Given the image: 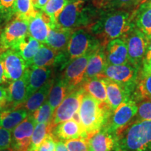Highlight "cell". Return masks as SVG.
Here are the masks:
<instances>
[{
	"instance_id": "7bdbcfd3",
	"label": "cell",
	"mask_w": 151,
	"mask_h": 151,
	"mask_svg": "<svg viewBox=\"0 0 151 151\" xmlns=\"http://www.w3.org/2000/svg\"><path fill=\"white\" fill-rule=\"evenodd\" d=\"M6 83H9V82L6 76L3 61L0 58V86Z\"/></svg>"
},
{
	"instance_id": "44dd1931",
	"label": "cell",
	"mask_w": 151,
	"mask_h": 151,
	"mask_svg": "<svg viewBox=\"0 0 151 151\" xmlns=\"http://www.w3.org/2000/svg\"><path fill=\"white\" fill-rule=\"evenodd\" d=\"M73 29H65L55 25L49 32L45 44L58 52L67 50Z\"/></svg>"
},
{
	"instance_id": "b9f144b4",
	"label": "cell",
	"mask_w": 151,
	"mask_h": 151,
	"mask_svg": "<svg viewBox=\"0 0 151 151\" xmlns=\"http://www.w3.org/2000/svg\"><path fill=\"white\" fill-rule=\"evenodd\" d=\"M6 106H9V99L6 88L0 86V111L3 110Z\"/></svg>"
},
{
	"instance_id": "7402d4cb",
	"label": "cell",
	"mask_w": 151,
	"mask_h": 151,
	"mask_svg": "<svg viewBox=\"0 0 151 151\" xmlns=\"http://www.w3.org/2000/svg\"><path fill=\"white\" fill-rule=\"evenodd\" d=\"M106 65L105 47L100 46L90 55L86 68L85 80L99 76L103 73Z\"/></svg>"
},
{
	"instance_id": "9c48e42d",
	"label": "cell",
	"mask_w": 151,
	"mask_h": 151,
	"mask_svg": "<svg viewBox=\"0 0 151 151\" xmlns=\"http://www.w3.org/2000/svg\"><path fill=\"white\" fill-rule=\"evenodd\" d=\"M85 91L81 88L73 90L54 111L50 124L52 129L58 124L71 120L80 109Z\"/></svg>"
},
{
	"instance_id": "3957f363",
	"label": "cell",
	"mask_w": 151,
	"mask_h": 151,
	"mask_svg": "<svg viewBox=\"0 0 151 151\" xmlns=\"http://www.w3.org/2000/svg\"><path fill=\"white\" fill-rule=\"evenodd\" d=\"M95 8L86 5L84 0H70L56 20L61 29H77L89 27L99 18Z\"/></svg>"
},
{
	"instance_id": "e0dca14e",
	"label": "cell",
	"mask_w": 151,
	"mask_h": 151,
	"mask_svg": "<svg viewBox=\"0 0 151 151\" xmlns=\"http://www.w3.org/2000/svg\"><path fill=\"white\" fill-rule=\"evenodd\" d=\"M9 106L19 108L27 100V69L24 75L18 80L9 83L6 88Z\"/></svg>"
},
{
	"instance_id": "ba28073f",
	"label": "cell",
	"mask_w": 151,
	"mask_h": 151,
	"mask_svg": "<svg viewBox=\"0 0 151 151\" xmlns=\"http://www.w3.org/2000/svg\"><path fill=\"white\" fill-rule=\"evenodd\" d=\"M122 38L127 43L128 62L133 67L141 70L149 39L137 27L134 28Z\"/></svg>"
},
{
	"instance_id": "74e56055",
	"label": "cell",
	"mask_w": 151,
	"mask_h": 151,
	"mask_svg": "<svg viewBox=\"0 0 151 151\" xmlns=\"http://www.w3.org/2000/svg\"><path fill=\"white\" fill-rule=\"evenodd\" d=\"M137 120H151V100H143L138 105Z\"/></svg>"
},
{
	"instance_id": "603a6c76",
	"label": "cell",
	"mask_w": 151,
	"mask_h": 151,
	"mask_svg": "<svg viewBox=\"0 0 151 151\" xmlns=\"http://www.w3.org/2000/svg\"><path fill=\"white\" fill-rule=\"evenodd\" d=\"M41 44L42 43L27 34L21 40L19 41L12 49L18 51L20 54L28 67L32 60L39 51Z\"/></svg>"
},
{
	"instance_id": "c3c4849f",
	"label": "cell",
	"mask_w": 151,
	"mask_h": 151,
	"mask_svg": "<svg viewBox=\"0 0 151 151\" xmlns=\"http://www.w3.org/2000/svg\"><path fill=\"white\" fill-rule=\"evenodd\" d=\"M28 151H37V150H28Z\"/></svg>"
},
{
	"instance_id": "ac0fdd59",
	"label": "cell",
	"mask_w": 151,
	"mask_h": 151,
	"mask_svg": "<svg viewBox=\"0 0 151 151\" xmlns=\"http://www.w3.org/2000/svg\"><path fill=\"white\" fill-rule=\"evenodd\" d=\"M55 140L65 141L78 138H88V134L81 125L73 119L58 124L52 131Z\"/></svg>"
},
{
	"instance_id": "f546056e",
	"label": "cell",
	"mask_w": 151,
	"mask_h": 151,
	"mask_svg": "<svg viewBox=\"0 0 151 151\" xmlns=\"http://www.w3.org/2000/svg\"><path fill=\"white\" fill-rule=\"evenodd\" d=\"M137 87L132 97L136 101L138 100H151V73L140 74L139 73Z\"/></svg>"
},
{
	"instance_id": "8fae6325",
	"label": "cell",
	"mask_w": 151,
	"mask_h": 151,
	"mask_svg": "<svg viewBox=\"0 0 151 151\" xmlns=\"http://www.w3.org/2000/svg\"><path fill=\"white\" fill-rule=\"evenodd\" d=\"M92 52L76 58L65 67L61 76L71 92L81 88L85 81L87 65Z\"/></svg>"
},
{
	"instance_id": "d4e9b609",
	"label": "cell",
	"mask_w": 151,
	"mask_h": 151,
	"mask_svg": "<svg viewBox=\"0 0 151 151\" xmlns=\"http://www.w3.org/2000/svg\"><path fill=\"white\" fill-rule=\"evenodd\" d=\"M134 24L138 29L151 39V1L142 4L135 11Z\"/></svg>"
},
{
	"instance_id": "5bb4252c",
	"label": "cell",
	"mask_w": 151,
	"mask_h": 151,
	"mask_svg": "<svg viewBox=\"0 0 151 151\" xmlns=\"http://www.w3.org/2000/svg\"><path fill=\"white\" fill-rule=\"evenodd\" d=\"M55 24V22L44 11H38L37 15L29 21L28 34L41 43L45 44L49 32Z\"/></svg>"
},
{
	"instance_id": "5b68a950",
	"label": "cell",
	"mask_w": 151,
	"mask_h": 151,
	"mask_svg": "<svg viewBox=\"0 0 151 151\" xmlns=\"http://www.w3.org/2000/svg\"><path fill=\"white\" fill-rule=\"evenodd\" d=\"M140 70L130 64L106 65L103 73L97 78H107L120 85L132 96L139 78Z\"/></svg>"
},
{
	"instance_id": "d6986e66",
	"label": "cell",
	"mask_w": 151,
	"mask_h": 151,
	"mask_svg": "<svg viewBox=\"0 0 151 151\" xmlns=\"http://www.w3.org/2000/svg\"><path fill=\"white\" fill-rule=\"evenodd\" d=\"M27 73V99L29 97L52 78V68L28 67Z\"/></svg>"
},
{
	"instance_id": "d590c367",
	"label": "cell",
	"mask_w": 151,
	"mask_h": 151,
	"mask_svg": "<svg viewBox=\"0 0 151 151\" xmlns=\"http://www.w3.org/2000/svg\"><path fill=\"white\" fill-rule=\"evenodd\" d=\"M16 0H0V24L10 21L15 16Z\"/></svg>"
},
{
	"instance_id": "9a60e30c",
	"label": "cell",
	"mask_w": 151,
	"mask_h": 151,
	"mask_svg": "<svg viewBox=\"0 0 151 151\" xmlns=\"http://www.w3.org/2000/svg\"><path fill=\"white\" fill-rule=\"evenodd\" d=\"M107 65H121L128 64V52L126 41L123 38L113 39L105 47Z\"/></svg>"
},
{
	"instance_id": "836d02e7",
	"label": "cell",
	"mask_w": 151,
	"mask_h": 151,
	"mask_svg": "<svg viewBox=\"0 0 151 151\" xmlns=\"http://www.w3.org/2000/svg\"><path fill=\"white\" fill-rule=\"evenodd\" d=\"M53 113L54 111L52 109V107L46 100L39 109L32 113V116H33L37 124H49L51 122Z\"/></svg>"
},
{
	"instance_id": "1f68e13d",
	"label": "cell",
	"mask_w": 151,
	"mask_h": 151,
	"mask_svg": "<svg viewBox=\"0 0 151 151\" xmlns=\"http://www.w3.org/2000/svg\"><path fill=\"white\" fill-rule=\"evenodd\" d=\"M31 0H16L15 16L29 21L37 14Z\"/></svg>"
},
{
	"instance_id": "4fadbf2b",
	"label": "cell",
	"mask_w": 151,
	"mask_h": 151,
	"mask_svg": "<svg viewBox=\"0 0 151 151\" xmlns=\"http://www.w3.org/2000/svg\"><path fill=\"white\" fill-rule=\"evenodd\" d=\"M5 73L9 82L16 81L24 75L27 69L26 62L16 50L9 49L1 55Z\"/></svg>"
},
{
	"instance_id": "484cf974",
	"label": "cell",
	"mask_w": 151,
	"mask_h": 151,
	"mask_svg": "<svg viewBox=\"0 0 151 151\" xmlns=\"http://www.w3.org/2000/svg\"><path fill=\"white\" fill-rule=\"evenodd\" d=\"M53 81L54 78H51L46 84L43 85L41 88H39L37 92H35L22 105V108L26 109L29 114H32L37 109H39L48 97L50 89L53 84Z\"/></svg>"
},
{
	"instance_id": "6da1fadb",
	"label": "cell",
	"mask_w": 151,
	"mask_h": 151,
	"mask_svg": "<svg viewBox=\"0 0 151 151\" xmlns=\"http://www.w3.org/2000/svg\"><path fill=\"white\" fill-rule=\"evenodd\" d=\"M89 27L90 32L106 47L110 41L121 38L134 28V14L117 10L104 13Z\"/></svg>"
},
{
	"instance_id": "83f0119b",
	"label": "cell",
	"mask_w": 151,
	"mask_h": 151,
	"mask_svg": "<svg viewBox=\"0 0 151 151\" xmlns=\"http://www.w3.org/2000/svg\"><path fill=\"white\" fill-rule=\"evenodd\" d=\"M60 52L42 43L28 67H50L54 65ZM27 67V68H28Z\"/></svg>"
},
{
	"instance_id": "cb8c5ba5",
	"label": "cell",
	"mask_w": 151,
	"mask_h": 151,
	"mask_svg": "<svg viewBox=\"0 0 151 151\" xmlns=\"http://www.w3.org/2000/svg\"><path fill=\"white\" fill-rule=\"evenodd\" d=\"M29 113L24 108H12L0 112V127L12 132Z\"/></svg>"
},
{
	"instance_id": "4dcf8cb0",
	"label": "cell",
	"mask_w": 151,
	"mask_h": 151,
	"mask_svg": "<svg viewBox=\"0 0 151 151\" xmlns=\"http://www.w3.org/2000/svg\"><path fill=\"white\" fill-rule=\"evenodd\" d=\"M52 127L49 124L38 123L36 124L31 139V144L28 150H37L41 143L49 134L52 133Z\"/></svg>"
},
{
	"instance_id": "ffe728a7",
	"label": "cell",
	"mask_w": 151,
	"mask_h": 151,
	"mask_svg": "<svg viewBox=\"0 0 151 151\" xmlns=\"http://www.w3.org/2000/svg\"><path fill=\"white\" fill-rule=\"evenodd\" d=\"M106 86L107 101L113 112L121 104L125 102L132 97V95L122 87L114 81L107 78H101Z\"/></svg>"
},
{
	"instance_id": "277c9868",
	"label": "cell",
	"mask_w": 151,
	"mask_h": 151,
	"mask_svg": "<svg viewBox=\"0 0 151 151\" xmlns=\"http://www.w3.org/2000/svg\"><path fill=\"white\" fill-rule=\"evenodd\" d=\"M119 151H151V120H137L118 137Z\"/></svg>"
},
{
	"instance_id": "2e32d148",
	"label": "cell",
	"mask_w": 151,
	"mask_h": 151,
	"mask_svg": "<svg viewBox=\"0 0 151 151\" xmlns=\"http://www.w3.org/2000/svg\"><path fill=\"white\" fill-rule=\"evenodd\" d=\"M90 151H119L118 137L105 129L88 137Z\"/></svg>"
},
{
	"instance_id": "f1b7e54d",
	"label": "cell",
	"mask_w": 151,
	"mask_h": 151,
	"mask_svg": "<svg viewBox=\"0 0 151 151\" xmlns=\"http://www.w3.org/2000/svg\"><path fill=\"white\" fill-rule=\"evenodd\" d=\"M70 92L71 91L62 79V76L54 79L53 84L47 100L53 111L58 108V106L62 102V101Z\"/></svg>"
},
{
	"instance_id": "f6af8a7d",
	"label": "cell",
	"mask_w": 151,
	"mask_h": 151,
	"mask_svg": "<svg viewBox=\"0 0 151 151\" xmlns=\"http://www.w3.org/2000/svg\"><path fill=\"white\" fill-rule=\"evenodd\" d=\"M55 151H69L67 150V147L65 145V143L63 141H58L56 142L55 150Z\"/></svg>"
},
{
	"instance_id": "ee69618b",
	"label": "cell",
	"mask_w": 151,
	"mask_h": 151,
	"mask_svg": "<svg viewBox=\"0 0 151 151\" xmlns=\"http://www.w3.org/2000/svg\"><path fill=\"white\" fill-rule=\"evenodd\" d=\"M49 0H31L33 6L37 11H43Z\"/></svg>"
},
{
	"instance_id": "7a4b0ae2",
	"label": "cell",
	"mask_w": 151,
	"mask_h": 151,
	"mask_svg": "<svg viewBox=\"0 0 151 151\" xmlns=\"http://www.w3.org/2000/svg\"><path fill=\"white\" fill-rule=\"evenodd\" d=\"M112 113L108 103H100L84 92L78 114L80 124L88 137L105 127Z\"/></svg>"
},
{
	"instance_id": "7dc6e473",
	"label": "cell",
	"mask_w": 151,
	"mask_h": 151,
	"mask_svg": "<svg viewBox=\"0 0 151 151\" xmlns=\"http://www.w3.org/2000/svg\"><path fill=\"white\" fill-rule=\"evenodd\" d=\"M4 52H5V50L3 49L2 46H1V42H0V56H1V55Z\"/></svg>"
},
{
	"instance_id": "e575fe53",
	"label": "cell",
	"mask_w": 151,
	"mask_h": 151,
	"mask_svg": "<svg viewBox=\"0 0 151 151\" xmlns=\"http://www.w3.org/2000/svg\"><path fill=\"white\" fill-rule=\"evenodd\" d=\"M69 1L70 0H49L43 11L56 23L57 18Z\"/></svg>"
},
{
	"instance_id": "8d00e7d4",
	"label": "cell",
	"mask_w": 151,
	"mask_h": 151,
	"mask_svg": "<svg viewBox=\"0 0 151 151\" xmlns=\"http://www.w3.org/2000/svg\"><path fill=\"white\" fill-rule=\"evenodd\" d=\"M69 151H90L88 138H78L63 141Z\"/></svg>"
},
{
	"instance_id": "7c38bea8",
	"label": "cell",
	"mask_w": 151,
	"mask_h": 151,
	"mask_svg": "<svg viewBox=\"0 0 151 151\" xmlns=\"http://www.w3.org/2000/svg\"><path fill=\"white\" fill-rule=\"evenodd\" d=\"M36 124L35 120L29 114L12 131L11 148L16 151H28Z\"/></svg>"
},
{
	"instance_id": "d6a6232c",
	"label": "cell",
	"mask_w": 151,
	"mask_h": 151,
	"mask_svg": "<svg viewBox=\"0 0 151 151\" xmlns=\"http://www.w3.org/2000/svg\"><path fill=\"white\" fill-rule=\"evenodd\" d=\"M141 0H93V5L95 8L106 9L129 8L132 6L137 5Z\"/></svg>"
},
{
	"instance_id": "f35d334b",
	"label": "cell",
	"mask_w": 151,
	"mask_h": 151,
	"mask_svg": "<svg viewBox=\"0 0 151 151\" xmlns=\"http://www.w3.org/2000/svg\"><path fill=\"white\" fill-rule=\"evenodd\" d=\"M12 143V132L0 127V150L9 148Z\"/></svg>"
},
{
	"instance_id": "30bf717a",
	"label": "cell",
	"mask_w": 151,
	"mask_h": 151,
	"mask_svg": "<svg viewBox=\"0 0 151 151\" xmlns=\"http://www.w3.org/2000/svg\"><path fill=\"white\" fill-rule=\"evenodd\" d=\"M29 21L15 16L11 19L1 32L0 42L4 50L12 49L15 45L28 34Z\"/></svg>"
},
{
	"instance_id": "4316f807",
	"label": "cell",
	"mask_w": 151,
	"mask_h": 151,
	"mask_svg": "<svg viewBox=\"0 0 151 151\" xmlns=\"http://www.w3.org/2000/svg\"><path fill=\"white\" fill-rule=\"evenodd\" d=\"M81 88L99 102L108 103L106 89L102 78L95 77L93 78L87 79L83 81Z\"/></svg>"
},
{
	"instance_id": "bcb514c9",
	"label": "cell",
	"mask_w": 151,
	"mask_h": 151,
	"mask_svg": "<svg viewBox=\"0 0 151 151\" xmlns=\"http://www.w3.org/2000/svg\"><path fill=\"white\" fill-rule=\"evenodd\" d=\"M0 151H16V150H15L14 148H12L11 147H10V148L3 149V150H1Z\"/></svg>"
},
{
	"instance_id": "60d3db41",
	"label": "cell",
	"mask_w": 151,
	"mask_h": 151,
	"mask_svg": "<svg viewBox=\"0 0 151 151\" xmlns=\"http://www.w3.org/2000/svg\"><path fill=\"white\" fill-rule=\"evenodd\" d=\"M57 141L55 140L52 133L49 134L45 140L37 148V151H55V150Z\"/></svg>"
},
{
	"instance_id": "ab89813d",
	"label": "cell",
	"mask_w": 151,
	"mask_h": 151,
	"mask_svg": "<svg viewBox=\"0 0 151 151\" xmlns=\"http://www.w3.org/2000/svg\"><path fill=\"white\" fill-rule=\"evenodd\" d=\"M151 73V39H149L148 47H147L146 54L143 58L142 65H141L140 74Z\"/></svg>"
},
{
	"instance_id": "52a82bcc",
	"label": "cell",
	"mask_w": 151,
	"mask_h": 151,
	"mask_svg": "<svg viewBox=\"0 0 151 151\" xmlns=\"http://www.w3.org/2000/svg\"><path fill=\"white\" fill-rule=\"evenodd\" d=\"M137 101L131 97L128 101L121 104L113 111L108 123L104 129L118 137L137 116Z\"/></svg>"
},
{
	"instance_id": "8992f818",
	"label": "cell",
	"mask_w": 151,
	"mask_h": 151,
	"mask_svg": "<svg viewBox=\"0 0 151 151\" xmlns=\"http://www.w3.org/2000/svg\"><path fill=\"white\" fill-rule=\"evenodd\" d=\"M100 46L99 41L86 28L74 30L66 50L69 62L93 52Z\"/></svg>"
}]
</instances>
